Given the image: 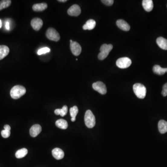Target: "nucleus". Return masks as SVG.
Instances as JSON below:
<instances>
[{
    "label": "nucleus",
    "instance_id": "9d476101",
    "mask_svg": "<svg viewBox=\"0 0 167 167\" xmlns=\"http://www.w3.org/2000/svg\"><path fill=\"white\" fill-rule=\"evenodd\" d=\"M32 27L35 31H39L43 26V21L39 18H34L31 22Z\"/></svg>",
    "mask_w": 167,
    "mask_h": 167
},
{
    "label": "nucleus",
    "instance_id": "9b49d317",
    "mask_svg": "<svg viewBox=\"0 0 167 167\" xmlns=\"http://www.w3.org/2000/svg\"><path fill=\"white\" fill-rule=\"evenodd\" d=\"M41 127L39 124H36L33 125L30 128V135L32 137H36L41 132Z\"/></svg>",
    "mask_w": 167,
    "mask_h": 167
},
{
    "label": "nucleus",
    "instance_id": "f8f14e48",
    "mask_svg": "<svg viewBox=\"0 0 167 167\" xmlns=\"http://www.w3.org/2000/svg\"><path fill=\"white\" fill-rule=\"evenodd\" d=\"M117 26L121 30L128 31L130 30V26L127 22L123 20H118L116 22Z\"/></svg>",
    "mask_w": 167,
    "mask_h": 167
},
{
    "label": "nucleus",
    "instance_id": "a211bd4d",
    "mask_svg": "<svg viewBox=\"0 0 167 167\" xmlns=\"http://www.w3.org/2000/svg\"><path fill=\"white\" fill-rule=\"evenodd\" d=\"M9 49L7 46L5 45L0 46V60L3 59L8 55Z\"/></svg>",
    "mask_w": 167,
    "mask_h": 167
},
{
    "label": "nucleus",
    "instance_id": "f257e3e1",
    "mask_svg": "<svg viewBox=\"0 0 167 167\" xmlns=\"http://www.w3.org/2000/svg\"><path fill=\"white\" fill-rule=\"evenodd\" d=\"M26 92V89L24 86L16 85L14 86L10 91V96L12 98L19 99Z\"/></svg>",
    "mask_w": 167,
    "mask_h": 167
},
{
    "label": "nucleus",
    "instance_id": "423d86ee",
    "mask_svg": "<svg viewBox=\"0 0 167 167\" xmlns=\"http://www.w3.org/2000/svg\"><path fill=\"white\" fill-rule=\"evenodd\" d=\"M131 59L128 57H123L118 59L116 62L117 67L121 69H125L128 68L131 65Z\"/></svg>",
    "mask_w": 167,
    "mask_h": 167
},
{
    "label": "nucleus",
    "instance_id": "f3484780",
    "mask_svg": "<svg viewBox=\"0 0 167 167\" xmlns=\"http://www.w3.org/2000/svg\"><path fill=\"white\" fill-rule=\"evenodd\" d=\"M96 22L94 20L90 19L86 21L85 24L83 27L84 30H92L96 26Z\"/></svg>",
    "mask_w": 167,
    "mask_h": 167
},
{
    "label": "nucleus",
    "instance_id": "5701e85b",
    "mask_svg": "<svg viewBox=\"0 0 167 167\" xmlns=\"http://www.w3.org/2000/svg\"><path fill=\"white\" fill-rule=\"evenodd\" d=\"M27 153H28V150L27 149H21L16 151L15 153V156L16 158L20 159L25 157L27 155Z\"/></svg>",
    "mask_w": 167,
    "mask_h": 167
},
{
    "label": "nucleus",
    "instance_id": "aec40b11",
    "mask_svg": "<svg viewBox=\"0 0 167 167\" xmlns=\"http://www.w3.org/2000/svg\"><path fill=\"white\" fill-rule=\"evenodd\" d=\"M47 8V5L46 3H37L33 6V9L34 11L36 12L44 11Z\"/></svg>",
    "mask_w": 167,
    "mask_h": 167
},
{
    "label": "nucleus",
    "instance_id": "f704fd0d",
    "mask_svg": "<svg viewBox=\"0 0 167 167\" xmlns=\"http://www.w3.org/2000/svg\"><path fill=\"white\" fill-rule=\"evenodd\" d=\"M70 43H72V42H73V41H72V40H70Z\"/></svg>",
    "mask_w": 167,
    "mask_h": 167
},
{
    "label": "nucleus",
    "instance_id": "7c9ffc66",
    "mask_svg": "<svg viewBox=\"0 0 167 167\" xmlns=\"http://www.w3.org/2000/svg\"><path fill=\"white\" fill-rule=\"evenodd\" d=\"M4 130H6L10 131V130H11V127H10V126H9V125L7 124V125H5V126H4Z\"/></svg>",
    "mask_w": 167,
    "mask_h": 167
},
{
    "label": "nucleus",
    "instance_id": "6e6552de",
    "mask_svg": "<svg viewBox=\"0 0 167 167\" xmlns=\"http://www.w3.org/2000/svg\"><path fill=\"white\" fill-rule=\"evenodd\" d=\"M70 48L72 54L75 56H79L81 53L82 48L78 42L73 41L70 43Z\"/></svg>",
    "mask_w": 167,
    "mask_h": 167
},
{
    "label": "nucleus",
    "instance_id": "72a5a7b5",
    "mask_svg": "<svg viewBox=\"0 0 167 167\" xmlns=\"http://www.w3.org/2000/svg\"><path fill=\"white\" fill-rule=\"evenodd\" d=\"M2 27V21L0 20V28H1Z\"/></svg>",
    "mask_w": 167,
    "mask_h": 167
},
{
    "label": "nucleus",
    "instance_id": "b1692460",
    "mask_svg": "<svg viewBox=\"0 0 167 167\" xmlns=\"http://www.w3.org/2000/svg\"><path fill=\"white\" fill-rule=\"evenodd\" d=\"M11 4L10 0H2L0 1V10L8 7Z\"/></svg>",
    "mask_w": 167,
    "mask_h": 167
},
{
    "label": "nucleus",
    "instance_id": "2eb2a0df",
    "mask_svg": "<svg viewBox=\"0 0 167 167\" xmlns=\"http://www.w3.org/2000/svg\"><path fill=\"white\" fill-rule=\"evenodd\" d=\"M143 7L147 12L152 11L153 8V2L152 0H143L142 2Z\"/></svg>",
    "mask_w": 167,
    "mask_h": 167
},
{
    "label": "nucleus",
    "instance_id": "39448f33",
    "mask_svg": "<svg viewBox=\"0 0 167 167\" xmlns=\"http://www.w3.org/2000/svg\"><path fill=\"white\" fill-rule=\"evenodd\" d=\"M46 36L48 39L54 41H58L60 40V35L54 28L50 27L47 29Z\"/></svg>",
    "mask_w": 167,
    "mask_h": 167
},
{
    "label": "nucleus",
    "instance_id": "a878e982",
    "mask_svg": "<svg viewBox=\"0 0 167 167\" xmlns=\"http://www.w3.org/2000/svg\"><path fill=\"white\" fill-rule=\"evenodd\" d=\"M50 51V48H48V47H43V48H41V49L38 50L37 53H38V55H41V54L49 53Z\"/></svg>",
    "mask_w": 167,
    "mask_h": 167
},
{
    "label": "nucleus",
    "instance_id": "dca6fc26",
    "mask_svg": "<svg viewBox=\"0 0 167 167\" xmlns=\"http://www.w3.org/2000/svg\"><path fill=\"white\" fill-rule=\"evenodd\" d=\"M156 43L161 49L167 50V40L165 38L162 37H158L156 39Z\"/></svg>",
    "mask_w": 167,
    "mask_h": 167
},
{
    "label": "nucleus",
    "instance_id": "bb28decb",
    "mask_svg": "<svg viewBox=\"0 0 167 167\" xmlns=\"http://www.w3.org/2000/svg\"><path fill=\"white\" fill-rule=\"evenodd\" d=\"M1 135L3 138H8L10 135V131L4 130L2 131Z\"/></svg>",
    "mask_w": 167,
    "mask_h": 167
},
{
    "label": "nucleus",
    "instance_id": "4468645a",
    "mask_svg": "<svg viewBox=\"0 0 167 167\" xmlns=\"http://www.w3.org/2000/svg\"><path fill=\"white\" fill-rule=\"evenodd\" d=\"M158 130L161 134H164L167 132V122L165 120L159 121L158 124Z\"/></svg>",
    "mask_w": 167,
    "mask_h": 167
},
{
    "label": "nucleus",
    "instance_id": "7ed1b4c3",
    "mask_svg": "<svg viewBox=\"0 0 167 167\" xmlns=\"http://www.w3.org/2000/svg\"><path fill=\"white\" fill-rule=\"evenodd\" d=\"M85 123L88 128H92L96 124V119L92 111L88 110L86 111L85 115Z\"/></svg>",
    "mask_w": 167,
    "mask_h": 167
},
{
    "label": "nucleus",
    "instance_id": "cd10ccee",
    "mask_svg": "<svg viewBox=\"0 0 167 167\" xmlns=\"http://www.w3.org/2000/svg\"><path fill=\"white\" fill-rule=\"evenodd\" d=\"M101 2L104 4L109 6H111V5H113V3H114L113 0H102Z\"/></svg>",
    "mask_w": 167,
    "mask_h": 167
},
{
    "label": "nucleus",
    "instance_id": "c85d7f7f",
    "mask_svg": "<svg viewBox=\"0 0 167 167\" xmlns=\"http://www.w3.org/2000/svg\"><path fill=\"white\" fill-rule=\"evenodd\" d=\"M162 94L164 97H166L167 96V83H166L163 85Z\"/></svg>",
    "mask_w": 167,
    "mask_h": 167
},
{
    "label": "nucleus",
    "instance_id": "20e7f679",
    "mask_svg": "<svg viewBox=\"0 0 167 167\" xmlns=\"http://www.w3.org/2000/svg\"><path fill=\"white\" fill-rule=\"evenodd\" d=\"M113 46L111 44H104L102 45L100 48V53L98 54V59L100 60L105 59L108 56Z\"/></svg>",
    "mask_w": 167,
    "mask_h": 167
},
{
    "label": "nucleus",
    "instance_id": "6ab92c4d",
    "mask_svg": "<svg viewBox=\"0 0 167 167\" xmlns=\"http://www.w3.org/2000/svg\"><path fill=\"white\" fill-rule=\"evenodd\" d=\"M153 71L154 73L158 75H162L167 72V68H162L159 65L153 66Z\"/></svg>",
    "mask_w": 167,
    "mask_h": 167
},
{
    "label": "nucleus",
    "instance_id": "412c9836",
    "mask_svg": "<svg viewBox=\"0 0 167 167\" xmlns=\"http://www.w3.org/2000/svg\"><path fill=\"white\" fill-rule=\"evenodd\" d=\"M55 125L57 127H58L61 129H66L68 127V123H67V121L63 119H60L57 120L55 123Z\"/></svg>",
    "mask_w": 167,
    "mask_h": 167
},
{
    "label": "nucleus",
    "instance_id": "2f4dec72",
    "mask_svg": "<svg viewBox=\"0 0 167 167\" xmlns=\"http://www.w3.org/2000/svg\"><path fill=\"white\" fill-rule=\"evenodd\" d=\"M58 1L59 2H67V0H58Z\"/></svg>",
    "mask_w": 167,
    "mask_h": 167
},
{
    "label": "nucleus",
    "instance_id": "473e14b6",
    "mask_svg": "<svg viewBox=\"0 0 167 167\" xmlns=\"http://www.w3.org/2000/svg\"><path fill=\"white\" fill-rule=\"evenodd\" d=\"M76 120V117H72L71 121L72 122H74Z\"/></svg>",
    "mask_w": 167,
    "mask_h": 167
},
{
    "label": "nucleus",
    "instance_id": "4be33fe9",
    "mask_svg": "<svg viewBox=\"0 0 167 167\" xmlns=\"http://www.w3.org/2000/svg\"><path fill=\"white\" fill-rule=\"evenodd\" d=\"M68 111V108L66 105H64L61 109H57L54 111L56 115H60L61 117H64L66 115Z\"/></svg>",
    "mask_w": 167,
    "mask_h": 167
},
{
    "label": "nucleus",
    "instance_id": "f03ea898",
    "mask_svg": "<svg viewBox=\"0 0 167 167\" xmlns=\"http://www.w3.org/2000/svg\"><path fill=\"white\" fill-rule=\"evenodd\" d=\"M133 91L136 97L140 99H143L146 94V88L143 85L136 83L133 85Z\"/></svg>",
    "mask_w": 167,
    "mask_h": 167
},
{
    "label": "nucleus",
    "instance_id": "1a4fd4ad",
    "mask_svg": "<svg viewBox=\"0 0 167 167\" xmlns=\"http://www.w3.org/2000/svg\"><path fill=\"white\" fill-rule=\"evenodd\" d=\"M81 10L79 5H75L72 6L67 10V13L70 16H78L81 13Z\"/></svg>",
    "mask_w": 167,
    "mask_h": 167
},
{
    "label": "nucleus",
    "instance_id": "0eeeda50",
    "mask_svg": "<svg viewBox=\"0 0 167 167\" xmlns=\"http://www.w3.org/2000/svg\"><path fill=\"white\" fill-rule=\"evenodd\" d=\"M92 88L102 95H104L107 92V88L104 83L101 81H98L92 84Z\"/></svg>",
    "mask_w": 167,
    "mask_h": 167
},
{
    "label": "nucleus",
    "instance_id": "393cba45",
    "mask_svg": "<svg viewBox=\"0 0 167 167\" xmlns=\"http://www.w3.org/2000/svg\"><path fill=\"white\" fill-rule=\"evenodd\" d=\"M78 112L79 109L77 106H74L70 108V115H71L72 117H76V116H77Z\"/></svg>",
    "mask_w": 167,
    "mask_h": 167
},
{
    "label": "nucleus",
    "instance_id": "ddd939ff",
    "mask_svg": "<svg viewBox=\"0 0 167 167\" xmlns=\"http://www.w3.org/2000/svg\"><path fill=\"white\" fill-rule=\"evenodd\" d=\"M53 156L57 160H60L64 157V152L62 149L59 148H54L52 150Z\"/></svg>",
    "mask_w": 167,
    "mask_h": 167
},
{
    "label": "nucleus",
    "instance_id": "c756f323",
    "mask_svg": "<svg viewBox=\"0 0 167 167\" xmlns=\"http://www.w3.org/2000/svg\"><path fill=\"white\" fill-rule=\"evenodd\" d=\"M5 27H6V28L7 30H10V25H9V22H8V21H7V22H6Z\"/></svg>",
    "mask_w": 167,
    "mask_h": 167
}]
</instances>
